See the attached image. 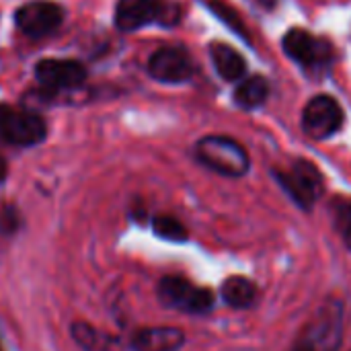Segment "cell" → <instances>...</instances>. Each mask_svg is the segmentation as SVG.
I'll return each instance as SVG.
<instances>
[{"instance_id": "cell-1", "label": "cell", "mask_w": 351, "mask_h": 351, "mask_svg": "<svg viewBox=\"0 0 351 351\" xmlns=\"http://www.w3.org/2000/svg\"><path fill=\"white\" fill-rule=\"evenodd\" d=\"M343 339V306L337 300L323 304L304 325L292 351H337Z\"/></svg>"}, {"instance_id": "cell-2", "label": "cell", "mask_w": 351, "mask_h": 351, "mask_svg": "<svg viewBox=\"0 0 351 351\" xmlns=\"http://www.w3.org/2000/svg\"><path fill=\"white\" fill-rule=\"evenodd\" d=\"M195 154L208 169L226 177H241L251 167L247 150L237 140L226 136L202 138L195 146Z\"/></svg>"}, {"instance_id": "cell-3", "label": "cell", "mask_w": 351, "mask_h": 351, "mask_svg": "<svg viewBox=\"0 0 351 351\" xmlns=\"http://www.w3.org/2000/svg\"><path fill=\"white\" fill-rule=\"evenodd\" d=\"M179 8L162 4L160 0H119L115 6V25L123 33L138 31L150 23H177Z\"/></svg>"}, {"instance_id": "cell-4", "label": "cell", "mask_w": 351, "mask_h": 351, "mask_svg": "<svg viewBox=\"0 0 351 351\" xmlns=\"http://www.w3.org/2000/svg\"><path fill=\"white\" fill-rule=\"evenodd\" d=\"M158 300L175 311L204 315L214 306V294L208 288H197L185 278H162L158 284Z\"/></svg>"}, {"instance_id": "cell-5", "label": "cell", "mask_w": 351, "mask_h": 351, "mask_svg": "<svg viewBox=\"0 0 351 351\" xmlns=\"http://www.w3.org/2000/svg\"><path fill=\"white\" fill-rule=\"evenodd\" d=\"M276 179L300 208H313L323 193V175L308 160H296L288 171H276Z\"/></svg>"}, {"instance_id": "cell-6", "label": "cell", "mask_w": 351, "mask_h": 351, "mask_svg": "<svg viewBox=\"0 0 351 351\" xmlns=\"http://www.w3.org/2000/svg\"><path fill=\"white\" fill-rule=\"evenodd\" d=\"M45 123L31 111L0 107V138L14 146H33L45 138Z\"/></svg>"}, {"instance_id": "cell-7", "label": "cell", "mask_w": 351, "mask_h": 351, "mask_svg": "<svg viewBox=\"0 0 351 351\" xmlns=\"http://www.w3.org/2000/svg\"><path fill=\"white\" fill-rule=\"evenodd\" d=\"M341 125H343V109L333 97L319 95L306 103L302 113V128L311 138L325 140L335 132H339Z\"/></svg>"}, {"instance_id": "cell-8", "label": "cell", "mask_w": 351, "mask_h": 351, "mask_svg": "<svg viewBox=\"0 0 351 351\" xmlns=\"http://www.w3.org/2000/svg\"><path fill=\"white\" fill-rule=\"evenodd\" d=\"M64 10L53 2H29L14 14L16 27L29 37H43L60 27Z\"/></svg>"}, {"instance_id": "cell-9", "label": "cell", "mask_w": 351, "mask_h": 351, "mask_svg": "<svg viewBox=\"0 0 351 351\" xmlns=\"http://www.w3.org/2000/svg\"><path fill=\"white\" fill-rule=\"evenodd\" d=\"M148 72L158 82H185L193 74V62L181 47H160L150 56Z\"/></svg>"}, {"instance_id": "cell-10", "label": "cell", "mask_w": 351, "mask_h": 351, "mask_svg": "<svg viewBox=\"0 0 351 351\" xmlns=\"http://www.w3.org/2000/svg\"><path fill=\"white\" fill-rule=\"evenodd\" d=\"M284 51L302 66H323L331 60V45L306 29H292L284 37Z\"/></svg>"}, {"instance_id": "cell-11", "label": "cell", "mask_w": 351, "mask_h": 351, "mask_svg": "<svg viewBox=\"0 0 351 351\" xmlns=\"http://www.w3.org/2000/svg\"><path fill=\"white\" fill-rule=\"evenodd\" d=\"M35 76L47 88H78L86 80V68L76 60H41Z\"/></svg>"}, {"instance_id": "cell-12", "label": "cell", "mask_w": 351, "mask_h": 351, "mask_svg": "<svg viewBox=\"0 0 351 351\" xmlns=\"http://www.w3.org/2000/svg\"><path fill=\"white\" fill-rule=\"evenodd\" d=\"M185 343V335L177 327L140 329L132 339L134 351H177Z\"/></svg>"}, {"instance_id": "cell-13", "label": "cell", "mask_w": 351, "mask_h": 351, "mask_svg": "<svg viewBox=\"0 0 351 351\" xmlns=\"http://www.w3.org/2000/svg\"><path fill=\"white\" fill-rule=\"evenodd\" d=\"M210 53H212V62H214L218 74L224 80H239L245 74V70H247L245 60L230 45H226V43H212Z\"/></svg>"}, {"instance_id": "cell-14", "label": "cell", "mask_w": 351, "mask_h": 351, "mask_svg": "<svg viewBox=\"0 0 351 351\" xmlns=\"http://www.w3.org/2000/svg\"><path fill=\"white\" fill-rule=\"evenodd\" d=\"M222 298L232 308H249V306H253V302L257 298V288L251 280L234 276L224 282Z\"/></svg>"}, {"instance_id": "cell-15", "label": "cell", "mask_w": 351, "mask_h": 351, "mask_svg": "<svg viewBox=\"0 0 351 351\" xmlns=\"http://www.w3.org/2000/svg\"><path fill=\"white\" fill-rule=\"evenodd\" d=\"M269 95V84L263 76H251L243 80L234 90V101L243 109H257L265 103Z\"/></svg>"}, {"instance_id": "cell-16", "label": "cell", "mask_w": 351, "mask_h": 351, "mask_svg": "<svg viewBox=\"0 0 351 351\" xmlns=\"http://www.w3.org/2000/svg\"><path fill=\"white\" fill-rule=\"evenodd\" d=\"M72 335L76 343L86 351H105L109 348V339L86 323H76L72 327Z\"/></svg>"}, {"instance_id": "cell-17", "label": "cell", "mask_w": 351, "mask_h": 351, "mask_svg": "<svg viewBox=\"0 0 351 351\" xmlns=\"http://www.w3.org/2000/svg\"><path fill=\"white\" fill-rule=\"evenodd\" d=\"M152 226H154V232L158 237L167 239V241H177L179 243V241H185L187 239L185 226L177 218H173V216H156Z\"/></svg>"}, {"instance_id": "cell-18", "label": "cell", "mask_w": 351, "mask_h": 351, "mask_svg": "<svg viewBox=\"0 0 351 351\" xmlns=\"http://www.w3.org/2000/svg\"><path fill=\"white\" fill-rule=\"evenodd\" d=\"M339 230H341L343 243L348 245V249L351 251V206H348L339 216Z\"/></svg>"}, {"instance_id": "cell-19", "label": "cell", "mask_w": 351, "mask_h": 351, "mask_svg": "<svg viewBox=\"0 0 351 351\" xmlns=\"http://www.w3.org/2000/svg\"><path fill=\"white\" fill-rule=\"evenodd\" d=\"M4 177H6V162L4 158H0V183L4 181Z\"/></svg>"}, {"instance_id": "cell-20", "label": "cell", "mask_w": 351, "mask_h": 351, "mask_svg": "<svg viewBox=\"0 0 351 351\" xmlns=\"http://www.w3.org/2000/svg\"><path fill=\"white\" fill-rule=\"evenodd\" d=\"M0 351H2V350H0Z\"/></svg>"}]
</instances>
